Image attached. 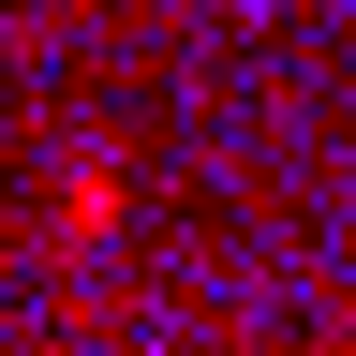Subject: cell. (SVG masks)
Masks as SVG:
<instances>
[{
	"mask_svg": "<svg viewBox=\"0 0 356 356\" xmlns=\"http://www.w3.org/2000/svg\"><path fill=\"white\" fill-rule=\"evenodd\" d=\"M104 222H119V163H74L60 178V238H104Z\"/></svg>",
	"mask_w": 356,
	"mask_h": 356,
	"instance_id": "cell-1",
	"label": "cell"
}]
</instances>
